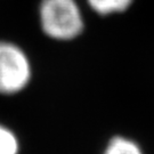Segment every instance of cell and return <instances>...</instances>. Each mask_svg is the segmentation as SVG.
<instances>
[{
	"instance_id": "cell-5",
	"label": "cell",
	"mask_w": 154,
	"mask_h": 154,
	"mask_svg": "<svg viewBox=\"0 0 154 154\" xmlns=\"http://www.w3.org/2000/svg\"><path fill=\"white\" fill-rule=\"evenodd\" d=\"M20 144L15 134L0 125V154H18Z\"/></svg>"
},
{
	"instance_id": "cell-3",
	"label": "cell",
	"mask_w": 154,
	"mask_h": 154,
	"mask_svg": "<svg viewBox=\"0 0 154 154\" xmlns=\"http://www.w3.org/2000/svg\"><path fill=\"white\" fill-rule=\"evenodd\" d=\"M104 154H143L136 142L123 136H114L106 145Z\"/></svg>"
},
{
	"instance_id": "cell-2",
	"label": "cell",
	"mask_w": 154,
	"mask_h": 154,
	"mask_svg": "<svg viewBox=\"0 0 154 154\" xmlns=\"http://www.w3.org/2000/svg\"><path fill=\"white\" fill-rule=\"evenodd\" d=\"M31 63L25 51L14 42L0 40V94L15 95L30 83Z\"/></svg>"
},
{
	"instance_id": "cell-4",
	"label": "cell",
	"mask_w": 154,
	"mask_h": 154,
	"mask_svg": "<svg viewBox=\"0 0 154 154\" xmlns=\"http://www.w3.org/2000/svg\"><path fill=\"white\" fill-rule=\"evenodd\" d=\"M90 8L99 15L122 13L129 8L132 0H87Z\"/></svg>"
},
{
	"instance_id": "cell-1",
	"label": "cell",
	"mask_w": 154,
	"mask_h": 154,
	"mask_svg": "<svg viewBox=\"0 0 154 154\" xmlns=\"http://www.w3.org/2000/svg\"><path fill=\"white\" fill-rule=\"evenodd\" d=\"M41 29L49 38L72 40L83 31V18L75 0H41Z\"/></svg>"
}]
</instances>
